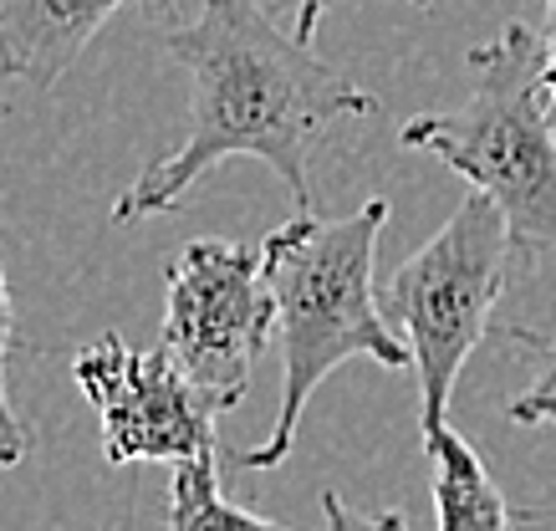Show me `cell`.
Wrapping results in <instances>:
<instances>
[{
	"mask_svg": "<svg viewBox=\"0 0 556 531\" xmlns=\"http://www.w3.org/2000/svg\"><path fill=\"white\" fill-rule=\"evenodd\" d=\"M510 230L490 194L470 189L459 210L393 271L378 307L408 343L419 378V434L450 425V394L475 347L485 343L490 312L510 281Z\"/></svg>",
	"mask_w": 556,
	"mask_h": 531,
	"instance_id": "cell-4",
	"label": "cell"
},
{
	"mask_svg": "<svg viewBox=\"0 0 556 531\" xmlns=\"http://www.w3.org/2000/svg\"><path fill=\"white\" fill-rule=\"evenodd\" d=\"M123 5L174 0H0V77L51 87Z\"/></svg>",
	"mask_w": 556,
	"mask_h": 531,
	"instance_id": "cell-7",
	"label": "cell"
},
{
	"mask_svg": "<svg viewBox=\"0 0 556 531\" xmlns=\"http://www.w3.org/2000/svg\"><path fill=\"white\" fill-rule=\"evenodd\" d=\"M510 343L531 353V383L510 399V425H556V332L510 327Z\"/></svg>",
	"mask_w": 556,
	"mask_h": 531,
	"instance_id": "cell-10",
	"label": "cell"
},
{
	"mask_svg": "<svg viewBox=\"0 0 556 531\" xmlns=\"http://www.w3.org/2000/svg\"><path fill=\"white\" fill-rule=\"evenodd\" d=\"M546 103L541 36L510 21L470 52L465 103L414 113L399 128L404 149L444 159L470 189L490 194L506 215L510 245L531 261L556 251V128Z\"/></svg>",
	"mask_w": 556,
	"mask_h": 531,
	"instance_id": "cell-3",
	"label": "cell"
},
{
	"mask_svg": "<svg viewBox=\"0 0 556 531\" xmlns=\"http://www.w3.org/2000/svg\"><path fill=\"white\" fill-rule=\"evenodd\" d=\"M424 450L434 460V516L439 531H516L506 491L490 480L485 460L470 440H459L450 425L424 434Z\"/></svg>",
	"mask_w": 556,
	"mask_h": 531,
	"instance_id": "cell-8",
	"label": "cell"
},
{
	"mask_svg": "<svg viewBox=\"0 0 556 531\" xmlns=\"http://www.w3.org/2000/svg\"><path fill=\"white\" fill-rule=\"evenodd\" d=\"M276 302L261 276V245L240 240H189L169 266L164 338L159 347L200 389L215 414L245 399L255 358L270 347Z\"/></svg>",
	"mask_w": 556,
	"mask_h": 531,
	"instance_id": "cell-5",
	"label": "cell"
},
{
	"mask_svg": "<svg viewBox=\"0 0 556 531\" xmlns=\"http://www.w3.org/2000/svg\"><path fill=\"white\" fill-rule=\"evenodd\" d=\"M270 16L281 21V26H291V31L302 36V41H312L317 36V16H321V0H261ZM414 5H434V0H414Z\"/></svg>",
	"mask_w": 556,
	"mask_h": 531,
	"instance_id": "cell-13",
	"label": "cell"
},
{
	"mask_svg": "<svg viewBox=\"0 0 556 531\" xmlns=\"http://www.w3.org/2000/svg\"><path fill=\"white\" fill-rule=\"evenodd\" d=\"M388 225V200H363L348 215H312L270 230L261 240V276L276 302L281 327V409L261 445L236 450L240 470H276L291 455L296 425L321 389V378L338 374L348 358H368L378 368H414L408 343L388 327L372 287V256Z\"/></svg>",
	"mask_w": 556,
	"mask_h": 531,
	"instance_id": "cell-2",
	"label": "cell"
},
{
	"mask_svg": "<svg viewBox=\"0 0 556 531\" xmlns=\"http://www.w3.org/2000/svg\"><path fill=\"white\" fill-rule=\"evenodd\" d=\"M113 531H123V527H113Z\"/></svg>",
	"mask_w": 556,
	"mask_h": 531,
	"instance_id": "cell-15",
	"label": "cell"
},
{
	"mask_svg": "<svg viewBox=\"0 0 556 531\" xmlns=\"http://www.w3.org/2000/svg\"><path fill=\"white\" fill-rule=\"evenodd\" d=\"M169 531H291L281 521H266V516L245 511L225 496L219 485V455L204 450L194 460L174 465L169 480Z\"/></svg>",
	"mask_w": 556,
	"mask_h": 531,
	"instance_id": "cell-9",
	"label": "cell"
},
{
	"mask_svg": "<svg viewBox=\"0 0 556 531\" xmlns=\"http://www.w3.org/2000/svg\"><path fill=\"white\" fill-rule=\"evenodd\" d=\"M11 347H16V302H11V281L0 266V470H11L31 455V434L11 409V389H5V368H11Z\"/></svg>",
	"mask_w": 556,
	"mask_h": 531,
	"instance_id": "cell-11",
	"label": "cell"
},
{
	"mask_svg": "<svg viewBox=\"0 0 556 531\" xmlns=\"http://www.w3.org/2000/svg\"><path fill=\"white\" fill-rule=\"evenodd\" d=\"M164 52L189 77V134L118 194L113 220L169 215L225 159H261L296 205H312L306 149L338 118H368L378 98L321 62L261 0H200L164 31Z\"/></svg>",
	"mask_w": 556,
	"mask_h": 531,
	"instance_id": "cell-1",
	"label": "cell"
},
{
	"mask_svg": "<svg viewBox=\"0 0 556 531\" xmlns=\"http://www.w3.org/2000/svg\"><path fill=\"white\" fill-rule=\"evenodd\" d=\"M77 389L98 409L102 425V460L134 465V460H194L215 445L219 414L200 399V389L179 374V363L164 347L138 353L118 338L102 332L72 358Z\"/></svg>",
	"mask_w": 556,
	"mask_h": 531,
	"instance_id": "cell-6",
	"label": "cell"
},
{
	"mask_svg": "<svg viewBox=\"0 0 556 531\" xmlns=\"http://www.w3.org/2000/svg\"><path fill=\"white\" fill-rule=\"evenodd\" d=\"M546 5V26H541V77H546V92L556 103V0H541Z\"/></svg>",
	"mask_w": 556,
	"mask_h": 531,
	"instance_id": "cell-14",
	"label": "cell"
},
{
	"mask_svg": "<svg viewBox=\"0 0 556 531\" xmlns=\"http://www.w3.org/2000/svg\"><path fill=\"white\" fill-rule=\"evenodd\" d=\"M321 511H327V531H408L404 511H378V516H357L338 491L321 496Z\"/></svg>",
	"mask_w": 556,
	"mask_h": 531,
	"instance_id": "cell-12",
	"label": "cell"
}]
</instances>
